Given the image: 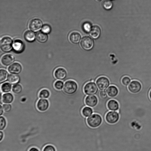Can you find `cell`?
<instances>
[{"mask_svg":"<svg viewBox=\"0 0 151 151\" xmlns=\"http://www.w3.org/2000/svg\"><path fill=\"white\" fill-rule=\"evenodd\" d=\"M78 88V84L75 81L69 80L64 83L63 90L65 93L71 95L75 93L77 91Z\"/></svg>","mask_w":151,"mask_h":151,"instance_id":"cell-1","label":"cell"},{"mask_svg":"<svg viewBox=\"0 0 151 151\" xmlns=\"http://www.w3.org/2000/svg\"><path fill=\"white\" fill-rule=\"evenodd\" d=\"M88 125L92 128H96L101 124L103 119L100 115L97 113H93L87 118Z\"/></svg>","mask_w":151,"mask_h":151,"instance_id":"cell-2","label":"cell"},{"mask_svg":"<svg viewBox=\"0 0 151 151\" xmlns=\"http://www.w3.org/2000/svg\"><path fill=\"white\" fill-rule=\"evenodd\" d=\"M83 90L86 95H96L99 91L96 83L93 81L89 82L86 83Z\"/></svg>","mask_w":151,"mask_h":151,"instance_id":"cell-3","label":"cell"},{"mask_svg":"<svg viewBox=\"0 0 151 151\" xmlns=\"http://www.w3.org/2000/svg\"><path fill=\"white\" fill-rule=\"evenodd\" d=\"M13 42L12 39L9 37H3L0 42V47L1 50L5 52L10 51L13 48Z\"/></svg>","mask_w":151,"mask_h":151,"instance_id":"cell-4","label":"cell"},{"mask_svg":"<svg viewBox=\"0 0 151 151\" xmlns=\"http://www.w3.org/2000/svg\"><path fill=\"white\" fill-rule=\"evenodd\" d=\"M96 83L99 90H105L110 85L109 79L104 76L98 78L96 81Z\"/></svg>","mask_w":151,"mask_h":151,"instance_id":"cell-5","label":"cell"},{"mask_svg":"<svg viewBox=\"0 0 151 151\" xmlns=\"http://www.w3.org/2000/svg\"><path fill=\"white\" fill-rule=\"evenodd\" d=\"M105 118L108 123L113 124L118 122L120 118V115L117 111H109L106 114Z\"/></svg>","mask_w":151,"mask_h":151,"instance_id":"cell-6","label":"cell"},{"mask_svg":"<svg viewBox=\"0 0 151 151\" xmlns=\"http://www.w3.org/2000/svg\"><path fill=\"white\" fill-rule=\"evenodd\" d=\"M94 44L93 40L88 36L82 38L80 43L81 47L86 50L91 49L93 47Z\"/></svg>","mask_w":151,"mask_h":151,"instance_id":"cell-7","label":"cell"},{"mask_svg":"<svg viewBox=\"0 0 151 151\" xmlns=\"http://www.w3.org/2000/svg\"><path fill=\"white\" fill-rule=\"evenodd\" d=\"M42 26V21L38 19H32L29 24V29L34 32H37L40 30Z\"/></svg>","mask_w":151,"mask_h":151,"instance_id":"cell-8","label":"cell"},{"mask_svg":"<svg viewBox=\"0 0 151 151\" xmlns=\"http://www.w3.org/2000/svg\"><path fill=\"white\" fill-rule=\"evenodd\" d=\"M128 90L132 93H136L139 92L142 88V85L138 81L133 80L131 82L128 87Z\"/></svg>","mask_w":151,"mask_h":151,"instance_id":"cell-9","label":"cell"},{"mask_svg":"<svg viewBox=\"0 0 151 151\" xmlns=\"http://www.w3.org/2000/svg\"><path fill=\"white\" fill-rule=\"evenodd\" d=\"M99 101L97 97L95 95H88L85 99V103L86 106L93 108L96 106Z\"/></svg>","mask_w":151,"mask_h":151,"instance_id":"cell-10","label":"cell"},{"mask_svg":"<svg viewBox=\"0 0 151 151\" xmlns=\"http://www.w3.org/2000/svg\"><path fill=\"white\" fill-rule=\"evenodd\" d=\"M67 72L65 68L59 67L55 70L54 75L57 79L62 81L65 79L67 77Z\"/></svg>","mask_w":151,"mask_h":151,"instance_id":"cell-11","label":"cell"},{"mask_svg":"<svg viewBox=\"0 0 151 151\" xmlns=\"http://www.w3.org/2000/svg\"><path fill=\"white\" fill-rule=\"evenodd\" d=\"M22 69V66L20 63L15 62L12 63L8 67V70L11 74L18 75L21 72Z\"/></svg>","mask_w":151,"mask_h":151,"instance_id":"cell-12","label":"cell"},{"mask_svg":"<svg viewBox=\"0 0 151 151\" xmlns=\"http://www.w3.org/2000/svg\"><path fill=\"white\" fill-rule=\"evenodd\" d=\"M49 103L48 100L46 99H40L37 101L36 105L37 109L40 111L44 112L48 108Z\"/></svg>","mask_w":151,"mask_h":151,"instance_id":"cell-13","label":"cell"},{"mask_svg":"<svg viewBox=\"0 0 151 151\" xmlns=\"http://www.w3.org/2000/svg\"><path fill=\"white\" fill-rule=\"evenodd\" d=\"M14 61V57L10 54H7L3 55L1 58V62L2 64L5 66H10Z\"/></svg>","mask_w":151,"mask_h":151,"instance_id":"cell-14","label":"cell"},{"mask_svg":"<svg viewBox=\"0 0 151 151\" xmlns=\"http://www.w3.org/2000/svg\"><path fill=\"white\" fill-rule=\"evenodd\" d=\"M13 48L16 52L20 53L24 50V45L22 41L17 40L13 42Z\"/></svg>","mask_w":151,"mask_h":151,"instance_id":"cell-15","label":"cell"},{"mask_svg":"<svg viewBox=\"0 0 151 151\" xmlns=\"http://www.w3.org/2000/svg\"><path fill=\"white\" fill-rule=\"evenodd\" d=\"M107 106L109 111H117L119 109V105L117 101L111 99L108 101Z\"/></svg>","mask_w":151,"mask_h":151,"instance_id":"cell-16","label":"cell"},{"mask_svg":"<svg viewBox=\"0 0 151 151\" xmlns=\"http://www.w3.org/2000/svg\"><path fill=\"white\" fill-rule=\"evenodd\" d=\"M106 92L109 97H114L118 94L119 91L118 88L113 85H111L106 89Z\"/></svg>","mask_w":151,"mask_h":151,"instance_id":"cell-17","label":"cell"},{"mask_svg":"<svg viewBox=\"0 0 151 151\" xmlns=\"http://www.w3.org/2000/svg\"><path fill=\"white\" fill-rule=\"evenodd\" d=\"M101 29L97 25L93 26L89 32L90 36L94 39L98 38L100 35Z\"/></svg>","mask_w":151,"mask_h":151,"instance_id":"cell-18","label":"cell"},{"mask_svg":"<svg viewBox=\"0 0 151 151\" xmlns=\"http://www.w3.org/2000/svg\"><path fill=\"white\" fill-rule=\"evenodd\" d=\"M14 97L11 93H5L2 95V101L4 104H10L13 101Z\"/></svg>","mask_w":151,"mask_h":151,"instance_id":"cell-19","label":"cell"},{"mask_svg":"<svg viewBox=\"0 0 151 151\" xmlns=\"http://www.w3.org/2000/svg\"><path fill=\"white\" fill-rule=\"evenodd\" d=\"M7 80L11 84L14 85L20 82V78L17 75L12 74L9 75Z\"/></svg>","mask_w":151,"mask_h":151,"instance_id":"cell-20","label":"cell"},{"mask_svg":"<svg viewBox=\"0 0 151 151\" xmlns=\"http://www.w3.org/2000/svg\"><path fill=\"white\" fill-rule=\"evenodd\" d=\"M81 38L80 34L77 32H73L70 34L69 39L70 41L74 43L79 42Z\"/></svg>","mask_w":151,"mask_h":151,"instance_id":"cell-21","label":"cell"},{"mask_svg":"<svg viewBox=\"0 0 151 151\" xmlns=\"http://www.w3.org/2000/svg\"><path fill=\"white\" fill-rule=\"evenodd\" d=\"M35 33L31 31H27L24 34L25 39L29 42H33L35 40Z\"/></svg>","mask_w":151,"mask_h":151,"instance_id":"cell-22","label":"cell"},{"mask_svg":"<svg viewBox=\"0 0 151 151\" xmlns=\"http://www.w3.org/2000/svg\"><path fill=\"white\" fill-rule=\"evenodd\" d=\"M36 37L39 42L42 43L46 42L48 39V37L47 34L41 32L37 33Z\"/></svg>","mask_w":151,"mask_h":151,"instance_id":"cell-23","label":"cell"},{"mask_svg":"<svg viewBox=\"0 0 151 151\" xmlns=\"http://www.w3.org/2000/svg\"><path fill=\"white\" fill-rule=\"evenodd\" d=\"M82 113L84 116L87 118L93 113V110L92 108L86 106L82 109Z\"/></svg>","mask_w":151,"mask_h":151,"instance_id":"cell-24","label":"cell"},{"mask_svg":"<svg viewBox=\"0 0 151 151\" xmlns=\"http://www.w3.org/2000/svg\"><path fill=\"white\" fill-rule=\"evenodd\" d=\"M9 74L6 70L1 69L0 70V83L2 84L7 80Z\"/></svg>","mask_w":151,"mask_h":151,"instance_id":"cell-25","label":"cell"},{"mask_svg":"<svg viewBox=\"0 0 151 151\" xmlns=\"http://www.w3.org/2000/svg\"><path fill=\"white\" fill-rule=\"evenodd\" d=\"M11 84L9 82H5L1 86V90L4 93H7L10 92L12 89Z\"/></svg>","mask_w":151,"mask_h":151,"instance_id":"cell-26","label":"cell"},{"mask_svg":"<svg viewBox=\"0 0 151 151\" xmlns=\"http://www.w3.org/2000/svg\"><path fill=\"white\" fill-rule=\"evenodd\" d=\"M50 95V91L47 89H44L40 92L39 96L40 98L46 99L49 97Z\"/></svg>","mask_w":151,"mask_h":151,"instance_id":"cell-27","label":"cell"},{"mask_svg":"<svg viewBox=\"0 0 151 151\" xmlns=\"http://www.w3.org/2000/svg\"><path fill=\"white\" fill-rule=\"evenodd\" d=\"M22 90V86L20 84L14 85L12 88V92L16 94H19L21 93Z\"/></svg>","mask_w":151,"mask_h":151,"instance_id":"cell-28","label":"cell"},{"mask_svg":"<svg viewBox=\"0 0 151 151\" xmlns=\"http://www.w3.org/2000/svg\"><path fill=\"white\" fill-rule=\"evenodd\" d=\"M7 125V121L6 119L3 116L0 117V130L3 131L6 128Z\"/></svg>","mask_w":151,"mask_h":151,"instance_id":"cell-29","label":"cell"},{"mask_svg":"<svg viewBox=\"0 0 151 151\" xmlns=\"http://www.w3.org/2000/svg\"><path fill=\"white\" fill-rule=\"evenodd\" d=\"M103 6L106 9L110 10L112 7L113 4L110 0H105L103 3Z\"/></svg>","mask_w":151,"mask_h":151,"instance_id":"cell-30","label":"cell"},{"mask_svg":"<svg viewBox=\"0 0 151 151\" xmlns=\"http://www.w3.org/2000/svg\"><path fill=\"white\" fill-rule=\"evenodd\" d=\"M64 82L61 80H58L54 83V86L55 88L57 90H60L63 88Z\"/></svg>","mask_w":151,"mask_h":151,"instance_id":"cell-31","label":"cell"},{"mask_svg":"<svg viewBox=\"0 0 151 151\" xmlns=\"http://www.w3.org/2000/svg\"><path fill=\"white\" fill-rule=\"evenodd\" d=\"M92 27L90 23L88 22L84 23L83 25V29L84 31L86 32H89Z\"/></svg>","mask_w":151,"mask_h":151,"instance_id":"cell-32","label":"cell"},{"mask_svg":"<svg viewBox=\"0 0 151 151\" xmlns=\"http://www.w3.org/2000/svg\"><path fill=\"white\" fill-rule=\"evenodd\" d=\"M131 79L129 77L127 76H124L122 78L121 81L122 84L124 86H127L131 82Z\"/></svg>","mask_w":151,"mask_h":151,"instance_id":"cell-33","label":"cell"},{"mask_svg":"<svg viewBox=\"0 0 151 151\" xmlns=\"http://www.w3.org/2000/svg\"><path fill=\"white\" fill-rule=\"evenodd\" d=\"M98 93L99 97L102 99H106L109 97L105 90H99Z\"/></svg>","mask_w":151,"mask_h":151,"instance_id":"cell-34","label":"cell"},{"mask_svg":"<svg viewBox=\"0 0 151 151\" xmlns=\"http://www.w3.org/2000/svg\"><path fill=\"white\" fill-rule=\"evenodd\" d=\"M42 151H56L55 147L53 145H48L44 147Z\"/></svg>","mask_w":151,"mask_h":151,"instance_id":"cell-35","label":"cell"},{"mask_svg":"<svg viewBox=\"0 0 151 151\" xmlns=\"http://www.w3.org/2000/svg\"><path fill=\"white\" fill-rule=\"evenodd\" d=\"M51 28L50 26L48 24H45L42 27V32L48 34L50 32Z\"/></svg>","mask_w":151,"mask_h":151,"instance_id":"cell-36","label":"cell"},{"mask_svg":"<svg viewBox=\"0 0 151 151\" xmlns=\"http://www.w3.org/2000/svg\"><path fill=\"white\" fill-rule=\"evenodd\" d=\"M3 107L4 111L6 113L10 112L12 109V106L9 104H3Z\"/></svg>","mask_w":151,"mask_h":151,"instance_id":"cell-37","label":"cell"},{"mask_svg":"<svg viewBox=\"0 0 151 151\" xmlns=\"http://www.w3.org/2000/svg\"><path fill=\"white\" fill-rule=\"evenodd\" d=\"M28 151H40L37 148L35 147H32L29 149Z\"/></svg>","mask_w":151,"mask_h":151,"instance_id":"cell-38","label":"cell"},{"mask_svg":"<svg viewBox=\"0 0 151 151\" xmlns=\"http://www.w3.org/2000/svg\"><path fill=\"white\" fill-rule=\"evenodd\" d=\"M4 137V133L3 131H0V141H1Z\"/></svg>","mask_w":151,"mask_h":151,"instance_id":"cell-39","label":"cell"},{"mask_svg":"<svg viewBox=\"0 0 151 151\" xmlns=\"http://www.w3.org/2000/svg\"><path fill=\"white\" fill-rule=\"evenodd\" d=\"M4 109L3 106L1 105H0V116L2 115L4 113Z\"/></svg>","mask_w":151,"mask_h":151,"instance_id":"cell-40","label":"cell"},{"mask_svg":"<svg viewBox=\"0 0 151 151\" xmlns=\"http://www.w3.org/2000/svg\"><path fill=\"white\" fill-rule=\"evenodd\" d=\"M2 94L1 93L0 95V103L1 104V101H2Z\"/></svg>","mask_w":151,"mask_h":151,"instance_id":"cell-41","label":"cell"},{"mask_svg":"<svg viewBox=\"0 0 151 151\" xmlns=\"http://www.w3.org/2000/svg\"><path fill=\"white\" fill-rule=\"evenodd\" d=\"M149 96L151 100V89L149 93Z\"/></svg>","mask_w":151,"mask_h":151,"instance_id":"cell-42","label":"cell"},{"mask_svg":"<svg viewBox=\"0 0 151 151\" xmlns=\"http://www.w3.org/2000/svg\"><path fill=\"white\" fill-rule=\"evenodd\" d=\"M96 0L97 1H102V0Z\"/></svg>","mask_w":151,"mask_h":151,"instance_id":"cell-43","label":"cell"}]
</instances>
